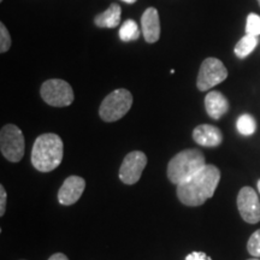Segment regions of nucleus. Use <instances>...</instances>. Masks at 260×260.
<instances>
[{
    "label": "nucleus",
    "mask_w": 260,
    "mask_h": 260,
    "mask_svg": "<svg viewBox=\"0 0 260 260\" xmlns=\"http://www.w3.org/2000/svg\"><path fill=\"white\" fill-rule=\"evenodd\" d=\"M141 30L148 44H154L160 38V19L155 8H148L142 14Z\"/></svg>",
    "instance_id": "11"
},
{
    "label": "nucleus",
    "mask_w": 260,
    "mask_h": 260,
    "mask_svg": "<svg viewBox=\"0 0 260 260\" xmlns=\"http://www.w3.org/2000/svg\"><path fill=\"white\" fill-rule=\"evenodd\" d=\"M258 189H259V193H260V180L258 181Z\"/></svg>",
    "instance_id": "25"
},
{
    "label": "nucleus",
    "mask_w": 260,
    "mask_h": 260,
    "mask_svg": "<svg viewBox=\"0 0 260 260\" xmlns=\"http://www.w3.org/2000/svg\"><path fill=\"white\" fill-rule=\"evenodd\" d=\"M123 2L126 3V4H134V3L138 2V0H123Z\"/></svg>",
    "instance_id": "24"
},
{
    "label": "nucleus",
    "mask_w": 260,
    "mask_h": 260,
    "mask_svg": "<svg viewBox=\"0 0 260 260\" xmlns=\"http://www.w3.org/2000/svg\"><path fill=\"white\" fill-rule=\"evenodd\" d=\"M228 77V70L222 60L217 58H206L201 64L198 74L197 86L201 92H206L217 84L222 83Z\"/></svg>",
    "instance_id": "7"
},
{
    "label": "nucleus",
    "mask_w": 260,
    "mask_h": 260,
    "mask_svg": "<svg viewBox=\"0 0 260 260\" xmlns=\"http://www.w3.org/2000/svg\"><path fill=\"white\" fill-rule=\"evenodd\" d=\"M193 139L204 147H217L222 144L223 134L220 129L211 124H200L193 130Z\"/></svg>",
    "instance_id": "12"
},
{
    "label": "nucleus",
    "mask_w": 260,
    "mask_h": 260,
    "mask_svg": "<svg viewBox=\"0 0 260 260\" xmlns=\"http://www.w3.org/2000/svg\"><path fill=\"white\" fill-rule=\"evenodd\" d=\"M258 3H259V6H260V0H258Z\"/></svg>",
    "instance_id": "27"
},
{
    "label": "nucleus",
    "mask_w": 260,
    "mask_h": 260,
    "mask_svg": "<svg viewBox=\"0 0 260 260\" xmlns=\"http://www.w3.org/2000/svg\"><path fill=\"white\" fill-rule=\"evenodd\" d=\"M11 47V37L4 23H0V52L5 53Z\"/></svg>",
    "instance_id": "20"
},
{
    "label": "nucleus",
    "mask_w": 260,
    "mask_h": 260,
    "mask_svg": "<svg viewBox=\"0 0 260 260\" xmlns=\"http://www.w3.org/2000/svg\"><path fill=\"white\" fill-rule=\"evenodd\" d=\"M248 260H259V259H256V258H254V259H248Z\"/></svg>",
    "instance_id": "26"
},
{
    "label": "nucleus",
    "mask_w": 260,
    "mask_h": 260,
    "mask_svg": "<svg viewBox=\"0 0 260 260\" xmlns=\"http://www.w3.org/2000/svg\"><path fill=\"white\" fill-rule=\"evenodd\" d=\"M206 165L203 152L195 148H188L180 152L169 161L168 178L171 183L178 184L189 180Z\"/></svg>",
    "instance_id": "3"
},
{
    "label": "nucleus",
    "mask_w": 260,
    "mask_h": 260,
    "mask_svg": "<svg viewBox=\"0 0 260 260\" xmlns=\"http://www.w3.org/2000/svg\"><path fill=\"white\" fill-rule=\"evenodd\" d=\"M219 181V169L214 165L206 164L193 177L178 184L177 198L186 206H201L213 197Z\"/></svg>",
    "instance_id": "1"
},
{
    "label": "nucleus",
    "mask_w": 260,
    "mask_h": 260,
    "mask_svg": "<svg viewBox=\"0 0 260 260\" xmlns=\"http://www.w3.org/2000/svg\"><path fill=\"white\" fill-rule=\"evenodd\" d=\"M48 260H69L67 255L63 254V253H54L53 255H51Z\"/></svg>",
    "instance_id": "23"
},
{
    "label": "nucleus",
    "mask_w": 260,
    "mask_h": 260,
    "mask_svg": "<svg viewBox=\"0 0 260 260\" xmlns=\"http://www.w3.org/2000/svg\"><path fill=\"white\" fill-rule=\"evenodd\" d=\"M84 188H86V181L80 176H69L61 184L58 190V201L64 206L76 204L81 197H82Z\"/></svg>",
    "instance_id": "10"
},
{
    "label": "nucleus",
    "mask_w": 260,
    "mask_h": 260,
    "mask_svg": "<svg viewBox=\"0 0 260 260\" xmlns=\"http://www.w3.org/2000/svg\"><path fill=\"white\" fill-rule=\"evenodd\" d=\"M133 105V95L124 88L116 89L103 100L99 116L105 122H116L124 117Z\"/></svg>",
    "instance_id": "4"
},
{
    "label": "nucleus",
    "mask_w": 260,
    "mask_h": 260,
    "mask_svg": "<svg viewBox=\"0 0 260 260\" xmlns=\"http://www.w3.org/2000/svg\"><path fill=\"white\" fill-rule=\"evenodd\" d=\"M247 251L254 258H260V229L251 235L247 243Z\"/></svg>",
    "instance_id": "19"
},
{
    "label": "nucleus",
    "mask_w": 260,
    "mask_h": 260,
    "mask_svg": "<svg viewBox=\"0 0 260 260\" xmlns=\"http://www.w3.org/2000/svg\"><path fill=\"white\" fill-rule=\"evenodd\" d=\"M237 130H239L240 134L242 135H252L254 134L256 130V123L255 119L253 118L251 115H242L240 116V118L236 122Z\"/></svg>",
    "instance_id": "17"
},
{
    "label": "nucleus",
    "mask_w": 260,
    "mask_h": 260,
    "mask_svg": "<svg viewBox=\"0 0 260 260\" xmlns=\"http://www.w3.org/2000/svg\"><path fill=\"white\" fill-rule=\"evenodd\" d=\"M6 190L4 186H0V216H4L6 210Z\"/></svg>",
    "instance_id": "22"
},
{
    "label": "nucleus",
    "mask_w": 260,
    "mask_h": 260,
    "mask_svg": "<svg viewBox=\"0 0 260 260\" xmlns=\"http://www.w3.org/2000/svg\"><path fill=\"white\" fill-rule=\"evenodd\" d=\"M40 94L42 100L53 107H65L73 104L75 95L74 90L67 81L48 80L41 86Z\"/></svg>",
    "instance_id": "6"
},
{
    "label": "nucleus",
    "mask_w": 260,
    "mask_h": 260,
    "mask_svg": "<svg viewBox=\"0 0 260 260\" xmlns=\"http://www.w3.org/2000/svg\"><path fill=\"white\" fill-rule=\"evenodd\" d=\"M237 209L242 219L249 224L260 220V201L258 194L251 187H243L237 195Z\"/></svg>",
    "instance_id": "9"
},
{
    "label": "nucleus",
    "mask_w": 260,
    "mask_h": 260,
    "mask_svg": "<svg viewBox=\"0 0 260 260\" xmlns=\"http://www.w3.org/2000/svg\"><path fill=\"white\" fill-rule=\"evenodd\" d=\"M184 260H212V258L210 255H207L205 252L195 251L189 253Z\"/></svg>",
    "instance_id": "21"
},
{
    "label": "nucleus",
    "mask_w": 260,
    "mask_h": 260,
    "mask_svg": "<svg viewBox=\"0 0 260 260\" xmlns=\"http://www.w3.org/2000/svg\"><path fill=\"white\" fill-rule=\"evenodd\" d=\"M146 165H147V157L144 152H130L123 159L121 169H119V180L128 186L138 183Z\"/></svg>",
    "instance_id": "8"
},
{
    "label": "nucleus",
    "mask_w": 260,
    "mask_h": 260,
    "mask_svg": "<svg viewBox=\"0 0 260 260\" xmlns=\"http://www.w3.org/2000/svg\"><path fill=\"white\" fill-rule=\"evenodd\" d=\"M246 34L259 37L260 35V16L255 14H249L247 17Z\"/></svg>",
    "instance_id": "18"
},
{
    "label": "nucleus",
    "mask_w": 260,
    "mask_h": 260,
    "mask_svg": "<svg viewBox=\"0 0 260 260\" xmlns=\"http://www.w3.org/2000/svg\"><path fill=\"white\" fill-rule=\"evenodd\" d=\"M64 145L59 135L47 133L38 136L31 149V164L40 172H51L60 165Z\"/></svg>",
    "instance_id": "2"
},
{
    "label": "nucleus",
    "mask_w": 260,
    "mask_h": 260,
    "mask_svg": "<svg viewBox=\"0 0 260 260\" xmlns=\"http://www.w3.org/2000/svg\"><path fill=\"white\" fill-rule=\"evenodd\" d=\"M205 109L211 118L219 119L229 110V102L222 93L213 90L205 96Z\"/></svg>",
    "instance_id": "13"
},
{
    "label": "nucleus",
    "mask_w": 260,
    "mask_h": 260,
    "mask_svg": "<svg viewBox=\"0 0 260 260\" xmlns=\"http://www.w3.org/2000/svg\"><path fill=\"white\" fill-rule=\"evenodd\" d=\"M0 149L5 159L18 162L23 158L25 142L22 130L15 124H6L0 132Z\"/></svg>",
    "instance_id": "5"
},
{
    "label": "nucleus",
    "mask_w": 260,
    "mask_h": 260,
    "mask_svg": "<svg viewBox=\"0 0 260 260\" xmlns=\"http://www.w3.org/2000/svg\"><path fill=\"white\" fill-rule=\"evenodd\" d=\"M256 45H258V37L246 34L241 40L237 42L234 51H235V54L239 58H246L254 51Z\"/></svg>",
    "instance_id": "15"
},
{
    "label": "nucleus",
    "mask_w": 260,
    "mask_h": 260,
    "mask_svg": "<svg viewBox=\"0 0 260 260\" xmlns=\"http://www.w3.org/2000/svg\"><path fill=\"white\" fill-rule=\"evenodd\" d=\"M122 9L118 4H111L103 14L95 16L94 23L99 28H117L121 24Z\"/></svg>",
    "instance_id": "14"
},
{
    "label": "nucleus",
    "mask_w": 260,
    "mask_h": 260,
    "mask_svg": "<svg viewBox=\"0 0 260 260\" xmlns=\"http://www.w3.org/2000/svg\"><path fill=\"white\" fill-rule=\"evenodd\" d=\"M0 2H3V0H0Z\"/></svg>",
    "instance_id": "28"
},
{
    "label": "nucleus",
    "mask_w": 260,
    "mask_h": 260,
    "mask_svg": "<svg viewBox=\"0 0 260 260\" xmlns=\"http://www.w3.org/2000/svg\"><path fill=\"white\" fill-rule=\"evenodd\" d=\"M140 37V29L139 25L134 19H128L119 28V38L122 41L130 42L138 40Z\"/></svg>",
    "instance_id": "16"
}]
</instances>
